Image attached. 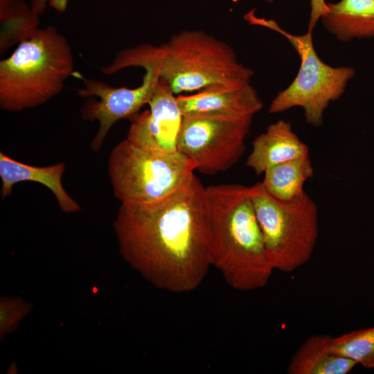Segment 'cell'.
I'll return each instance as SVG.
<instances>
[{"instance_id":"obj_1","label":"cell","mask_w":374,"mask_h":374,"mask_svg":"<svg viewBox=\"0 0 374 374\" xmlns=\"http://www.w3.org/2000/svg\"><path fill=\"white\" fill-rule=\"evenodd\" d=\"M113 226L124 260L159 289L193 291L211 266L207 189L194 173L161 199L121 204Z\"/></svg>"},{"instance_id":"obj_2","label":"cell","mask_w":374,"mask_h":374,"mask_svg":"<svg viewBox=\"0 0 374 374\" xmlns=\"http://www.w3.org/2000/svg\"><path fill=\"white\" fill-rule=\"evenodd\" d=\"M151 64L176 95L218 87H238L251 82L253 71L238 59L226 42L202 31L185 30L159 45L143 43L117 52L101 68L111 75L129 67Z\"/></svg>"},{"instance_id":"obj_3","label":"cell","mask_w":374,"mask_h":374,"mask_svg":"<svg viewBox=\"0 0 374 374\" xmlns=\"http://www.w3.org/2000/svg\"><path fill=\"white\" fill-rule=\"evenodd\" d=\"M211 218V262L226 283L240 291L265 287L274 268L265 249L250 186L206 187Z\"/></svg>"},{"instance_id":"obj_4","label":"cell","mask_w":374,"mask_h":374,"mask_svg":"<svg viewBox=\"0 0 374 374\" xmlns=\"http://www.w3.org/2000/svg\"><path fill=\"white\" fill-rule=\"evenodd\" d=\"M73 73L66 37L54 26L39 28L0 61V107L19 112L42 105L61 93Z\"/></svg>"},{"instance_id":"obj_5","label":"cell","mask_w":374,"mask_h":374,"mask_svg":"<svg viewBox=\"0 0 374 374\" xmlns=\"http://www.w3.org/2000/svg\"><path fill=\"white\" fill-rule=\"evenodd\" d=\"M244 19L250 24L259 25L278 33L286 38L301 60L296 76L291 84L279 91L271 102L268 112L278 114L299 107L303 109L305 122L313 127L323 125L324 111L331 102L344 94L347 84L355 75L353 67H334L325 63L315 51L312 31L303 35L292 34L274 19L256 17L253 10Z\"/></svg>"},{"instance_id":"obj_6","label":"cell","mask_w":374,"mask_h":374,"mask_svg":"<svg viewBox=\"0 0 374 374\" xmlns=\"http://www.w3.org/2000/svg\"><path fill=\"white\" fill-rule=\"evenodd\" d=\"M266 252L274 269L292 272L312 256L319 235L318 207L305 192L289 201L270 195L261 182L250 186Z\"/></svg>"},{"instance_id":"obj_7","label":"cell","mask_w":374,"mask_h":374,"mask_svg":"<svg viewBox=\"0 0 374 374\" xmlns=\"http://www.w3.org/2000/svg\"><path fill=\"white\" fill-rule=\"evenodd\" d=\"M194 170L190 161L179 152H152L127 139L112 148L107 163L113 193L121 204L161 199L180 187Z\"/></svg>"},{"instance_id":"obj_8","label":"cell","mask_w":374,"mask_h":374,"mask_svg":"<svg viewBox=\"0 0 374 374\" xmlns=\"http://www.w3.org/2000/svg\"><path fill=\"white\" fill-rule=\"evenodd\" d=\"M253 118L208 113L184 116L177 151L202 173L226 171L244 152Z\"/></svg>"},{"instance_id":"obj_9","label":"cell","mask_w":374,"mask_h":374,"mask_svg":"<svg viewBox=\"0 0 374 374\" xmlns=\"http://www.w3.org/2000/svg\"><path fill=\"white\" fill-rule=\"evenodd\" d=\"M145 70L142 83L135 88L114 87L103 81L80 75L83 87L78 95L87 100L80 109L81 118L99 127L90 143L93 152H98L112 127L118 121L130 118L148 105L160 79L158 68L151 64L141 66Z\"/></svg>"},{"instance_id":"obj_10","label":"cell","mask_w":374,"mask_h":374,"mask_svg":"<svg viewBox=\"0 0 374 374\" xmlns=\"http://www.w3.org/2000/svg\"><path fill=\"white\" fill-rule=\"evenodd\" d=\"M149 109L130 119L126 139L135 145L152 152H177L184 116L177 96L163 80H159L148 103Z\"/></svg>"},{"instance_id":"obj_11","label":"cell","mask_w":374,"mask_h":374,"mask_svg":"<svg viewBox=\"0 0 374 374\" xmlns=\"http://www.w3.org/2000/svg\"><path fill=\"white\" fill-rule=\"evenodd\" d=\"M177 100L184 116L208 113L253 117L263 107L251 83L211 87L190 95H178Z\"/></svg>"},{"instance_id":"obj_12","label":"cell","mask_w":374,"mask_h":374,"mask_svg":"<svg viewBox=\"0 0 374 374\" xmlns=\"http://www.w3.org/2000/svg\"><path fill=\"white\" fill-rule=\"evenodd\" d=\"M65 169L66 166L63 162L46 166H35L18 161L1 152V198L8 197L16 184L33 181L45 186L51 191L63 212H78L81 211L80 204L69 195L62 184V179Z\"/></svg>"},{"instance_id":"obj_13","label":"cell","mask_w":374,"mask_h":374,"mask_svg":"<svg viewBox=\"0 0 374 374\" xmlns=\"http://www.w3.org/2000/svg\"><path fill=\"white\" fill-rule=\"evenodd\" d=\"M308 154V146L293 131L291 123L278 120L255 138L246 165L259 175L272 166Z\"/></svg>"},{"instance_id":"obj_14","label":"cell","mask_w":374,"mask_h":374,"mask_svg":"<svg viewBox=\"0 0 374 374\" xmlns=\"http://www.w3.org/2000/svg\"><path fill=\"white\" fill-rule=\"evenodd\" d=\"M326 6L320 20L339 41L374 37V0H339Z\"/></svg>"},{"instance_id":"obj_15","label":"cell","mask_w":374,"mask_h":374,"mask_svg":"<svg viewBox=\"0 0 374 374\" xmlns=\"http://www.w3.org/2000/svg\"><path fill=\"white\" fill-rule=\"evenodd\" d=\"M332 337L314 335L309 337L294 353L288 366L290 374H346L356 365L331 349Z\"/></svg>"},{"instance_id":"obj_16","label":"cell","mask_w":374,"mask_h":374,"mask_svg":"<svg viewBox=\"0 0 374 374\" xmlns=\"http://www.w3.org/2000/svg\"><path fill=\"white\" fill-rule=\"evenodd\" d=\"M261 181L265 190L280 201L293 199L305 193V182L314 177L310 154L268 168Z\"/></svg>"},{"instance_id":"obj_17","label":"cell","mask_w":374,"mask_h":374,"mask_svg":"<svg viewBox=\"0 0 374 374\" xmlns=\"http://www.w3.org/2000/svg\"><path fill=\"white\" fill-rule=\"evenodd\" d=\"M39 15L24 0L0 2V54L30 37L39 28Z\"/></svg>"},{"instance_id":"obj_18","label":"cell","mask_w":374,"mask_h":374,"mask_svg":"<svg viewBox=\"0 0 374 374\" xmlns=\"http://www.w3.org/2000/svg\"><path fill=\"white\" fill-rule=\"evenodd\" d=\"M331 349L366 368H374V327L355 330L332 339Z\"/></svg>"},{"instance_id":"obj_19","label":"cell","mask_w":374,"mask_h":374,"mask_svg":"<svg viewBox=\"0 0 374 374\" xmlns=\"http://www.w3.org/2000/svg\"><path fill=\"white\" fill-rule=\"evenodd\" d=\"M30 305L19 298L1 297L0 302V337L12 332L28 313Z\"/></svg>"},{"instance_id":"obj_20","label":"cell","mask_w":374,"mask_h":374,"mask_svg":"<svg viewBox=\"0 0 374 374\" xmlns=\"http://www.w3.org/2000/svg\"><path fill=\"white\" fill-rule=\"evenodd\" d=\"M326 3L325 0H310V11L308 30L313 31L321 15L326 10Z\"/></svg>"},{"instance_id":"obj_21","label":"cell","mask_w":374,"mask_h":374,"mask_svg":"<svg viewBox=\"0 0 374 374\" xmlns=\"http://www.w3.org/2000/svg\"><path fill=\"white\" fill-rule=\"evenodd\" d=\"M49 0H30V6L39 16L45 11Z\"/></svg>"},{"instance_id":"obj_22","label":"cell","mask_w":374,"mask_h":374,"mask_svg":"<svg viewBox=\"0 0 374 374\" xmlns=\"http://www.w3.org/2000/svg\"><path fill=\"white\" fill-rule=\"evenodd\" d=\"M263 1H266L267 3H273L274 1V0H263Z\"/></svg>"}]
</instances>
